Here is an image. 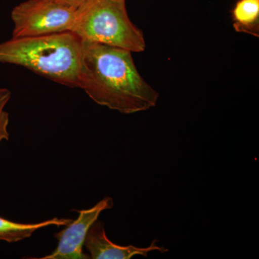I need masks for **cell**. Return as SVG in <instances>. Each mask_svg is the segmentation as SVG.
Here are the masks:
<instances>
[{"label":"cell","instance_id":"4","mask_svg":"<svg viewBox=\"0 0 259 259\" xmlns=\"http://www.w3.org/2000/svg\"><path fill=\"white\" fill-rule=\"evenodd\" d=\"M11 18L13 38L41 36L71 32L77 10L58 0H27L15 7Z\"/></svg>","mask_w":259,"mask_h":259},{"label":"cell","instance_id":"2","mask_svg":"<svg viewBox=\"0 0 259 259\" xmlns=\"http://www.w3.org/2000/svg\"><path fill=\"white\" fill-rule=\"evenodd\" d=\"M81 40L71 32L12 38L0 44V62L24 66L69 88H78Z\"/></svg>","mask_w":259,"mask_h":259},{"label":"cell","instance_id":"1","mask_svg":"<svg viewBox=\"0 0 259 259\" xmlns=\"http://www.w3.org/2000/svg\"><path fill=\"white\" fill-rule=\"evenodd\" d=\"M78 88L93 101L122 114L156 106L159 94L141 76L132 52L81 40Z\"/></svg>","mask_w":259,"mask_h":259},{"label":"cell","instance_id":"5","mask_svg":"<svg viewBox=\"0 0 259 259\" xmlns=\"http://www.w3.org/2000/svg\"><path fill=\"white\" fill-rule=\"evenodd\" d=\"M113 199L105 197L92 208L77 210L79 217L71 221L64 230L55 234L58 245L51 254L37 259H88L90 255L83 253V246L89 229L103 211L112 209Z\"/></svg>","mask_w":259,"mask_h":259},{"label":"cell","instance_id":"8","mask_svg":"<svg viewBox=\"0 0 259 259\" xmlns=\"http://www.w3.org/2000/svg\"><path fill=\"white\" fill-rule=\"evenodd\" d=\"M259 14V0H241L237 3L233 15L238 23L249 25L254 23Z\"/></svg>","mask_w":259,"mask_h":259},{"label":"cell","instance_id":"9","mask_svg":"<svg viewBox=\"0 0 259 259\" xmlns=\"http://www.w3.org/2000/svg\"><path fill=\"white\" fill-rule=\"evenodd\" d=\"M11 92L6 88H0V144L4 140L8 141L10 134L8 127L9 125V114L5 112V105L11 98Z\"/></svg>","mask_w":259,"mask_h":259},{"label":"cell","instance_id":"10","mask_svg":"<svg viewBox=\"0 0 259 259\" xmlns=\"http://www.w3.org/2000/svg\"><path fill=\"white\" fill-rule=\"evenodd\" d=\"M66 6L69 8H73V9L78 10L80 8H82L85 5L90 3L91 0H58Z\"/></svg>","mask_w":259,"mask_h":259},{"label":"cell","instance_id":"6","mask_svg":"<svg viewBox=\"0 0 259 259\" xmlns=\"http://www.w3.org/2000/svg\"><path fill=\"white\" fill-rule=\"evenodd\" d=\"M158 241L153 240L149 246L140 248L133 245H120L110 241L105 233V224L97 220L89 229L84 245L93 259H131L136 255L147 257L152 251L164 253L168 251L164 246L156 244Z\"/></svg>","mask_w":259,"mask_h":259},{"label":"cell","instance_id":"3","mask_svg":"<svg viewBox=\"0 0 259 259\" xmlns=\"http://www.w3.org/2000/svg\"><path fill=\"white\" fill-rule=\"evenodd\" d=\"M71 32L81 40L140 53L146 48L142 31L130 20L125 0H91L77 10Z\"/></svg>","mask_w":259,"mask_h":259},{"label":"cell","instance_id":"7","mask_svg":"<svg viewBox=\"0 0 259 259\" xmlns=\"http://www.w3.org/2000/svg\"><path fill=\"white\" fill-rule=\"evenodd\" d=\"M71 219L54 218L38 223H19L0 217V241L15 243L30 238L34 232L48 226H66Z\"/></svg>","mask_w":259,"mask_h":259}]
</instances>
